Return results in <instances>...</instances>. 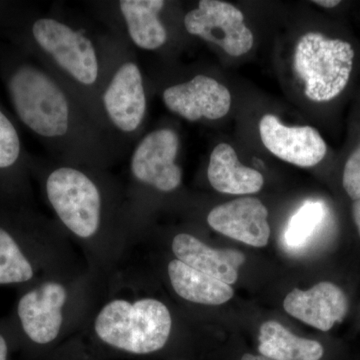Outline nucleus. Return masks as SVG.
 <instances>
[{
  "label": "nucleus",
  "mask_w": 360,
  "mask_h": 360,
  "mask_svg": "<svg viewBox=\"0 0 360 360\" xmlns=\"http://www.w3.org/2000/svg\"><path fill=\"white\" fill-rule=\"evenodd\" d=\"M15 347L18 343L8 319H0V360H9L11 349Z\"/></svg>",
  "instance_id": "nucleus-24"
},
{
  "label": "nucleus",
  "mask_w": 360,
  "mask_h": 360,
  "mask_svg": "<svg viewBox=\"0 0 360 360\" xmlns=\"http://www.w3.org/2000/svg\"><path fill=\"white\" fill-rule=\"evenodd\" d=\"M259 134L272 155L296 167H315L328 151L326 141L314 127H286L272 115L262 118Z\"/></svg>",
  "instance_id": "nucleus-13"
},
{
  "label": "nucleus",
  "mask_w": 360,
  "mask_h": 360,
  "mask_svg": "<svg viewBox=\"0 0 360 360\" xmlns=\"http://www.w3.org/2000/svg\"><path fill=\"white\" fill-rule=\"evenodd\" d=\"M120 281L116 271L106 279L82 338L97 359H144L167 347L174 328L162 300L136 292V283Z\"/></svg>",
  "instance_id": "nucleus-4"
},
{
  "label": "nucleus",
  "mask_w": 360,
  "mask_h": 360,
  "mask_svg": "<svg viewBox=\"0 0 360 360\" xmlns=\"http://www.w3.org/2000/svg\"><path fill=\"white\" fill-rule=\"evenodd\" d=\"M54 221L84 252L87 266L108 278L135 245L124 184L110 170L39 161L34 165Z\"/></svg>",
  "instance_id": "nucleus-1"
},
{
  "label": "nucleus",
  "mask_w": 360,
  "mask_h": 360,
  "mask_svg": "<svg viewBox=\"0 0 360 360\" xmlns=\"http://www.w3.org/2000/svg\"><path fill=\"white\" fill-rule=\"evenodd\" d=\"M167 272L175 295L187 302L220 305L233 296L229 284L191 269L175 258L168 262Z\"/></svg>",
  "instance_id": "nucleus-18"
},
{
  "label": "nucleus",
  "mask_w": 360,
  "mask_h": 360,
  "mask_svg": "<svg viewBox=\"0 0 360 360\" xmlns=\"http://www.w3.org/2000/svg\"><path fill=\"white\" fill-rule=\"evenodd\" d=\"M0 193V286L20 288L45 276L82 269L70 239L53 219Z\"/></svg>",
  "instance_id": "nucleus-6"
},
{
  "label": "nucleus",
  "mask_w": 360,
  "mask_h": 360,
  "mask_svg": "<svg viewBox=\"0 0 360 360\" xmlns=\"http://www.w3.org/2000/svg\"><path fill=\"white\" fill-rule=\"evenodd\" d=\"M106 279L86 265L45 276L18 290L7 316L18 347L42 360L82 336Z\"/></svg>",
  "instance_id": "nucleus-3"
},
{
  "label": "nucleus",
  "mask_w": 360,
  "mask_h": 360,
  "mask_svg": "<svg viewBox=\"0 0 360 360\" xmlns=\"http://www.w3.org/2000/svg\"><path fill=\"white\" fill-rule=\"evenodd\" d=\"M258 340L260 354L271 360H321L324 354L319 341L296 336L276 321L262 324Z\"/></svg>",
  "instance_id": "nucleus-19"
},
{
  "label": "nucleus",
  "mask_w": 360,
  "mask_h": 360,
  "mask_svg": "<svg viewBox=\"0 0 360 360\" xmlns=\"http://www.w3.org/2000/svg\"><path fill=\"white\" fill-rule=\"evenodd\" d=\"M27 28L39 65L61 80L103 129L98 96L115 56L117 37L56 11L35 16Z\"/></svg>",
  "instance_id": "nucleus-5"
},
{
  "label": "nucleus",
  "mask_w": 360,
  "mask_h": 360,
  "mask_svg": "<svg viewBox=\"0 0 360 360\" xmlns=\"http://www.w3.org/2000/svg\"><path fill=\"white\" fill-rule=\"evenodd\" d=\"M343 187L354 200L360 198V144L345 163L342 177Z\"/></svg>",
  "instance_id": "nucleus-22"
},
{
  "label": "nucleus",
  "mask_w": 360,
  "mask_h": 360,
  "mask_svg": "<svg viewBox=\"0 0 360 360\" xmlns=\"http://www.w3.org/2000/svg\"><path fill=\"white\" fill-rule=\"evenodd\" d=\"M207 179L215 191L233 195L257 193L264 184L262 174L241 165L236 150L227 143H220L213 148Z\"/></svg>",
  "instance_id": "nucleus-17"
},
{
  "label": "nucleus",
  "mask_w": 360,
  "mask_h": 360,
  "mask_svg": "<svg viewBox=\"0 0 360 360\" xmlns=\"http://www.w3.org/2000/svg\"><path fill=\"white\" fill-rule=\"evenodd\" d=\"M172 251L175 259L229 285L236 283L238 269L245 262V257L240 251L210 248L187 232L175 234Z\"/></svg>",
  "instance_id": "nucleus-16"
},
{
  "label": "nucleus",
  "mask_w": 360,
  "mask_h": 360,
  "mask_svg": "<svg viewBox=\"0 0 360 360\" xmlns=\"http://www.w3.org/2000/svg\"><path fill=\"white\" fill-rule=\"evenodd\" d=\"M179 134L170 127H158L141 135L129 153L127 181L124 184L125 210L135 243L137 225L148 194H170L182 184L177 162Z\"/></svg>",
  "instance_id": "nucleus-8"
},
{
  "label": "nucleus",
  "mask_w": 360,
  "mask_h": 360,
  "mask_svg": "<svg viewBox=\"0 0 360 360\" xmlns=\"http://www.w3.org/2000/svg\"><path fill=\"white\" fill-rule=\"evenodd\" d=\"M6 86L16 115L51 160L110 170L125 158L78 97L39 63L11 65Z\"/></svg>",
  "instance_id": "nucleus-2"
},
{
  "label": "nucleus",
  "mask_w": 360,
  "mask_h": 360,
  "mask_svg": "<svg viewBox=\"0 0 360 360\" xmlns=\"http://www.w3.org/2000/svg\"><path fill=\"white\" fill-rule=\"evenodd\" d=\"M240 360H271L262 355L245 354Z\"/></svg>",
  "instance_id": "nucleus-27"
},
{
  "label": "nucleus",
  "mask_w": 360,
  "mask_h": 360,
  "mask_svg": "<svg viewBox=\"0 0 360 360\" xmlns=\"http://www.w3.org/2000/svg\"><path fill=\"white\" fill-rule=\"evenodd\" d=\"M354 58V49L347 41L317 32L303 35L296 45L293 65L305 84V96L315 103L340 96L349 80Z\"/></svg>",
  "instance_id": "nucleus-9"
},
{
  "label": "nucleus",
  "mask_w": 360,
  "mask_h": 360,
  "mask_svg": "<svg viewBox=\"0 0 360 360\" xmlns=\"http://www.w3.org/2000/svg\"><path fill=\"white\" fill-rule=\"evenodd\" d=\"M167 2L163 0H115L94 2V14L135 52L160 51L168 41L167 28L161 14Z\"/></svg>",
  "instance_id": "nucleus-10"
},
{
  "label": "nucleus",
  "mask_w": 360,
  "mask_h": 360,
  "mask_svg": "<svg viewBox=\"0 0 360 360\" xmlns=\"http://www.w3.org/2000/svg\"><path fill=\"white\" fill-rule=\"evenodd\" d=\"M285 311L321 331H328L347 314V295L335 284L317 283L307 290L295 288L283 302Z\"/></svg>",
  "instance_id": "nucleus-15"
},
{
  "label": "nucleus",
  "mask_w": 360,
  "mask_h": 360,
  "mask_svg": "<svg viewBox=\"0 0 360 360\" xmlns=\"http://www.w3.org/2000/svg\"><path fill=\"white\" fill-rule=\"evenodd\" d=\"M352 215H354V222L360 236V198L354 200V205H352Z\"/></svg>",
  "instance_id": "nucleus-25"
},
{
  "label": "nucleus",
  "mask_w": 360,
  "mask_h": 360,
  "mask_svg": "<svg viewBox=\"0 0 360 360\" xmlns=\"http://www.w3.org/2000/svg\"><path fill=\"white\" fill-rule=\"evenodd\" d=\"M314 4L326 7V8H333V7L338 6L340 1H338V0H315Z\"/></svg>",
  "instance_id": "nucleus-26"
},
{
  "label": "nucleus",
  "mask_w": 360,
  "mask_h": 360,
  "mask_svg": "<svg viewBox=\"0 0 360 360\" xmlns=\"http://www.w3.org/2000/svg\"><path fill=\"white\" fill-rule=\"evenodd\" d=\"M324 206L317 201H307L291 217L286 231L284 241L291 248H302L311 238L323 219Z\"/></svg>",
  "instance_id": "nucleus-21"
},
{
  "label": "nucleus",
  "mask_w": 360,
  "mask_h": 360,
  "mask_svg": "<svg viewBox=\"0 0 360 360\" xmlns=\"http://www.w3.org/2000/svg\"><path fill=\"white\" fill-rule=\"evenodd\" d=\"M269 210L255 198H243L215 206L206 221L215 231L255 248L269 243Z\"/></svg>",
  "instance_id": "nucleus-14"
},
{
  "label": "nucleus",
  "mask_w": 360,
  "mask_h": 360,
  "mask_svg": "<svg viewBox=\"0 0 360 360\" xmlns=\"http://www.w3.org/2000/svg\"><path fill=\"white\" fill-rule=\"evenodd\" d=\"M161 96L168 110L191 122L202 118L219 120L229 113L231 106L229 90L214 78L205 75L168 85Z\"/></svg>",
  "instance_id": "nucleus-12"
},
{
  "label": "nucleus",
  "mask_w": 360,
  "mask_h": 360,
  "mask_svg": "<svg viewBox=\"0 0 360 360\" xmlns=\"http://www.w3.org/2000/svg\"><path fill=\"white\" fill-rule=\"evenodd\" d=\"M42 360H99L90 354L82 336L68 341Z\"/></svg>",
  "instance_id": "nucleus-23"
},
{
  "label": "nucleus",
  "mask_w": 360,
  "mask_h": 360,
  "mask_svg": "<svg viewBox=\"0 0 360 360\" xmlns=\"http://www.w3.org/2000/svg\"><path fill=\"white\" fill-rule=\"evenodd\" d=\"M188 34L217 44L231 56H243L252 49L255 37L236 6L219 0H200L184 15Z\"/></svg>",
  "instance_id": "nucleus-11"
},
{
  "label": "nucleus",
  "mask_w": 360,
  "mask_h": 360,
  "mask_svg": "<svg viewBox=\"0 0 360 360\" xmlns=\"http://www.w3.org/2000/svg\"><path fill=\"white\" fill-rule=\"evenodd\" d=\"M22 146L18 129L0 108V176L4 179L7 193L18 195L11 191L7 177H13L14 184L23 193V184L18 179V169L22 165Z\"/></svg>",
  "instance_id": "nucleus-20"
},
{
  "label": "nucleus",
  "mask_w": 360,
  "mask_h": 360,
  "mask_svg": "<svg viewBox=\"0 0 360 360\" xmlns=\"http://www.w3.org/2000/svg\"><path fill=\"white\" fill-rule=\"evenodd\" d=\"M117 39L115 56L99 92L98 111L106 134L127 158L143 134L148 94L136 53L122 39Z\"/></svg>",
  "instance_id": "nucleus-7"
}]
</instances>
